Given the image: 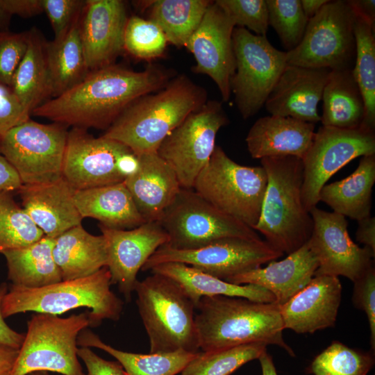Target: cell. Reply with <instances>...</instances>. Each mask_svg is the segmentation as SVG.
Returning a JSON list of instances; mask_svg holds the SVG:
<instances>
[{"label": "cell", "instance_id": "cell-19", "mask_svg": "<svg viewBox=\"0 0 375 375\" xmlns=\"http://www.w3.org/2000/svg\"><path fill=\"white\" fill-rule=\"evenodd\" d=\"M106 244L107 267L111 285L116 284L127 301L131 299L140 269L168 235L158 222H147L132 229L111 228L99 224Z\"/></svg>", "mask_w": 375, "mask_h": 375}, {"label": "cell", "instance_id": "cell-14", "mask_svg": "<svg viewBox=\"0 0 375 375\" xmlns=\"http://www.w3.org/2000/svg\"><path fill=\"white\" fill-rule=\"evenodd\" d=\"M284 253L260 239L224 238L194 250L181 251L165 244L159 247L142 267L144 272L169 262H182L227 281L251 271Z\"/></svg>", "mask_w": 375, "mask_h": 375}, {"label": "cell", "instance_id": "cell-6", "mask_svg": "<svg viewBox=\"0 0 375 375\" xmlns=\"http://www.w3.org/2000/svg\"><path fill=\"white\" fill-rule=\"evenodd\" d=\"M134 292L150 353L199 352L196 306L182 287L157 273L138 281Z\"/></svg>", "mask_w": 375, "mask_h": 375}, {"label": "cell", "instance_id": "cell-29", "mask_svg": "<svg viewBox=\"0 0 375 375\" xmlns=\"http://www.w3.org/2000/svg\"><path fill=\"white\" fill-rule=\"evenodd\" d=\"M149 271L166 276L177 282L195 306L203 297H242L261 303H275L276 300L272 293L260 286L228 283L182 262L159 264Z\"/></svg>", "mask_w": 375, "mask_h": 375}, {"label": "cell", "instance_id": "cell-37", "mask_svg": "<svg viewBox=\"0 0 375 375\" xmlns=\"http://www.w3.org/2000/svg\"><path fill=\"white\" fill-rule=\"evenodd\" d=\"M354 35L356 44L353 73L362 95L365 118L361 128L375 131V38L374 24L356 15Z\"/></svg>", "mask_w": 375, "mask_h": 375}, {"label": "cell", "instance_id": "cell-57", "mask_svg": "<svg viewBox=\"0 0 375 375\" xmlns=\"http://www.w3.org/2000/svg\"><path fill=\"white\" fill-rule=\"evenodd\" d=\"M12 16L8 13L3 6L2 0H0V33L7 32Z\"/></svg>", "mask_w": 375, "mask_h": 375}, {"label": "cell", "instance_id": "cell-46", "mask_svg": "<svg viewBox=\"0 0 375 375\" xmlns=\"http://www.w3.org/2000/svg\"><path fill=\"white\" fill-rule=\"evenodd\" d=\"M353 305L363 310L368 319L370 329V344L375 349V269L369 268L353 282L352 295Z\"/></svg>", "mask_w": 375, "mask_h": 375}, {"label": "cell", "instance_id": "cell-21", "mask_svg": "<svg viewBox=\"0 0 375 375\" xmlns=\"http://www.w3.org/2000/svg\"><path fill=\"white\" fill-rule=\"evenodd\" d=\"M331 69L288 65L265 101L271 115L289 117L315 124L317 105Z\"/></svg>", "mask_w": 375, "mask_h": 375}, {"label": "cell", "instance_id": "cell-58", "mask_svg": "<svg viewBox=\"0 0 375 375\" xmlns=\"http://www.w3.org/2000/svg\"><path fill=\"white\" fill-rule=\"evenodd\" d=\"M29 375H50V374L47 372L40 371V372H33L30 374Z\"/></svg>", "mask_w": 375, "mask_h": 375}, {"label": "cell", "instance_id": "cell-26", "mask_svg": "<svg viewBox=\"0 0 375 375\" xmlns=\"http://www.w3.org/2000/svg\"><path fill=\"white\" fill-rule=\"evenodd\" d=\"M315 124L289 117L269 115L259 118L246 137L253 158L295 156L303 159L315 135Z\"/></svg>", "mask_w": 375, "mask_h": 375}, {"label": "cell", "instance_id": "cell-24", "mask_svg": "<svg viewBox=\"0 0 375 375\" xmlns=\"http://www.w3.org/2000/svg\"><path fill=\"white\" fill-rule=\"evenodd\" d=\"M138 157L137 172L124 183L144 220L158 222L182 187L174 170L157 153Z\"/></svg>", "mask_w": 375, "mask_h": 375}, {"label": "cell", "instance_id": "cell-12", "mask_svg": "<svg viewBox=\"0 0 375 375\" xmlns=\"http://www.w3.org/2000/svg\"><path fill=\"white\" fill-rule=\"evenodd\" d=\"M68 126L28 119L0 138V151L22 185L44 183L62 177Z\"/></svg>", "mask_w": 375, "mask_h": 375}, {"label": "cell", "instance_id": "cell-28", "mask_svg": "<svg viewBox=\"0 0 375 375\" xmlns=\"http://www.w3.org/2000/svg\"><path fill=\"white\" fill-rule=\"evenodd\" d=\"M53 256L63 281L90 276L108 262L104 237L90 234L81 224L54 238Z\"/></svg>", "mask_w": 375, "mask_h": 375}, {"label": "cell", "instance_id": "cell-38", "mask_svg": "<svg viewBox=\"0 0 375 375\" xmlns=\"http://www.w3.org/2000/svg\"><path fill=\"white\" fill-rule=\"evenodd\" d=\"M261 342L228 349L198 352L181 371V375H230L267 351Z\"/></svg>", "mask_w": 375, "mask_h": 375}, {"label": "cell", "instance_id": "cell-22", "mask_svg": "<svg viewBox=\"0 0 375 375\" xmlns=\"http://www.w3.org/2000/svg\"><path fill=\"white\" fill-rule=\"evenodd\" d=\"M342 285L336 276H315L298 293L279 306L284 329L313 333L335 325Z\"/></svg>", "mask_w": 375, "mask_h": 375}, {"label": "cell", "instance_id": "cell-17", "mask_svg": "<svg viewBox=\"0 0 375 375\" xmlns=\"http://www.w3.org/2000/svg\"><path fill=\"white\" fill-rule=\"evenodd\" d=\"M310 214L313 228L307 243L319 263L314 276H342L354 282L374 265L375 251L353 242L345 217L317 206Z\"/></svg>", "mask_w": 375, "mask_h": 375}, {"label": "cell", "instance_id": "cell-48", "mask_svg": "<svg viewBox=\"0 0 375 375\" xmlns=\"http://www.w3.org/2000/svg\"><path fill=\"white\" fill-rule=\"evenodd\" d=\"M77 354L87 368L86 375H127L117 361L105 360L89 347L78 348Z\"/></svg>", "mask_w": 375, "mask_h": 375}, {"label": "cell", "instance_id": "cell-41", "mask_svg": "<svg viewBox=\"0 0 375 375\" xmlns=\"http://www.w3.org/2000/svg\"><path fill=\"white\" fill-rule=\"evenodd\" d=\"M167 39L160 28L150 19L138 15L128 18L124 33V50L132 56L150 60L165 54Z\"/></svg>", "mask_w": 375, "mask_h": 375}, {"label": "cell", "instance_id": "cell-49", "mask_svg": "<svg viewBox=\"0 0 375 375\" xmlns=\"http://www.w3.org/2000/svg\"><path fill=\"white\" fill-rule=\"evenodd\" d=\"M8 285L2 283L0 285V344H6L15 349H19L24 342V335L12 329L4 321L1 312V303L5 294L8 292Z\"/></svg>", "mask_w": 375, "mask_h": 375}, {"label": "cell", "instance_id": "cell-34", "mask_svg": "<svg viewBox=\"0 0 375 375\" xmlns=\"http://www.w3.org/2000/svg\"><path fill=\"white\" fill-rule=\"evenodd\" d=\"M78 21L62 37L45 42V55L51 83L52 98L74 87L90 72L79 35Z\"/></svg>", "mask_w": 375, "mask_h": 375}, {"label": "cell", "instance_id": "cell-53", "mask_svg": "<svg viewBox=\"0 0 375 375\" xmlns=\"http://www.w3.org/2000/svg\"><path fill=\"white\" fill-rule=\"evenodd\" d=\"M19 349L0 344V375H11Z\"/></svg>", "mask_w": 375, "mask_h": 375}, {"label": "cell", "instance_id": "cell-44", "mask_svg": "<svg viewBox=\"0 0 375 375\" xmlns=\"http://www.w3.org/2000/svg\"><path fill=\"white\" fill-rule=\"evenodd\" d=\"M28 31L0 33V83L12 86L15 72L27 49Z\"/></svg>", "mask_w": 375, "mask_h": 375}, {"label": "cell", "instance_id": "cell-4", "mask_svg": "<svg viewBox=\"0 0 375 375\" xmlns=\"http://www.w3.org/2000/svg\"><path fill=\"white\" fill-rule=\"evenodd\" d=\"M267 185L259 219L253 229L283 253L290 254L309 240L313 228L302 201L303 165L295 156L260 159Z\"/></svg>", "mask_w": 375, "mask_h": 375}, {"label": "cell", "instance_id": "cell-35", "mask_svg": "<svg viewBox=\"0 0 375 375\" xmlns=\"http://www.w3.org/2000/svg\"><path fill=\"white\" fill-rule=\"evenodd\" d=\"M77 344L81 347L99 349L109 353L122 366L127 375H176L197 353L183 351L149 354L124 351L107 344L87 328L79 333Z\"/></svg>", "mask_w": 375, "mask_h": 375}, {"label": "cell", "instance_id": "cell-10", "mask_svg": "<svg viewBox=\"0 0 375 375\" xmlns=\"http://www.w3.org/2000/svg\"><path fill=\"white\" fill-rule=\"evenodd\" d=\"M235 69L230 81L231 92L244 119L255 115L265 105L288 65L287 52L276 49L266 36L244 28L233 29Z\"/></svg>", "mask_w": 375, "mask_h": 375}, {"label": "cell", "instance_id": "cell-47", "mask_svg": "<svg viewBox=\"0 0 375 375\" xmlns=\"http://www.w3.org/2000/svg\"><path fill=\"white\" fill-rule=\"evenodd\" d=\"M12 87L0 83V138L13 127L30 119Z\"/></svg>", "mask_w": 375, "mask_h": 375}, {"label": "cell", "instance_id": "cell-8", "mask_svg": "<svg viewBox=\"0 0 375 375\" xmlns=\"http://www.w3.org/2000/svg\"><path fill=\"white\" fill-rule=\"evenodd\" d=\"M90 326L88 311L68 317L38 313L27 322V332L11 375L35 372L86 375L77 354L79 333Z\"/></svg>", "mask_w": 375, "mask_h": 375}, {"label": "cell", "instance_id": "cell-20", "mask_svg": "<svg viewBox=\"0 0 375 375\" xmlns=\"http://www.w3.org/2000/svg\"><path fill=\"white\" fill-rule=\"evenodd\" d=\"M128 18L123 1L86 0L78 31L90 71L115 64L124 50Z\"/></svg>", "mask_w": 375, "mask_h": 375}, {"label": "cell", "instance_id": "cell-36", "mask_svg": "<svg viewBox=\"0 0 375 375\" xmlns=\"http://www.w3.org/2000/svg\"><path fill=\"white\" fill-rule=\"evenodd\" d=\"M211 1L154 0L149 7V19L160 28L168 42L177 47H185Z\"/></svg>", "mask_w": 375, "mask_h": 375}, {"label": "cell", "instance_id": "cell-30", "mask_svg": "<svg viewBox=\"0 0 375 375\" xmlns=\"http://www.w3.org/2000/svg\"><path fill=\"white\" fill-rule=\"evenodd\" d=\"M375 183V154L362 156L358 167L347 178L320 190L319 200L333 212L359 221L370 216Z\"/></svg>", "mask_w": 375, "mask_h": 375}, {"label": "cell", "instance_id": "cell-51", "mask_svg": "<svg viewBox=\"0 0 375 375\" xmlns=\"http://www.w3.org/2000/svg\"><path fill=\"white\" fill-rule=\"evenodd\" d=\"M22 185L17 173L0 151V190L17 192Z\"/></svg>", "mask_w": 375, "mask_h": 375}, {"label": "cell", "instance_id": "cell-52", "mask_svg": "<svg viewBox=\"0 0 375 375\" xmlns=\"http://www.w3.org/2000/svg\"><path fill=\"white\" fill-rule=\"evenodd\" d=\"M358 222L356 232L357 241L375 251V217L370 215Z\"/></svg>", "mask_w": 375, "mask_h": 375}, {"label": "cell", "instance_id": "cell-27", "mask_svg": "<svg viewBox=\"0 0 375 375\" xmlns=\"http://www.w3.org/2000/svg\"><path fill=\"white\" fill-rule=\"evenodd\" d=\"M73 199L83 219H96L108 228L132 229L146 222L124 182L74 190Z\"/></svg>", "mask_w": 375, "mask_h": 375}, {"label": "cell", "instance_id": "cell-5", "mask_svg": "<svg viewBox=\"0 0 375 375\" xmlns=\"http://www.w3.org/2000/svg\"><path fill=\"white\" fill-rule=\"evenodd\" d=\"M110 278L104 267L84 278L39 288L11 285L2 301V315L4 318L27 312L59 315L84 307L89 310L91 327L98 326L104 319L117 321L124 303L111 291Z\"/></svg>", "mask_w": 375, "mask_h": 375}, {"label": "cell", "instance_id": "cell-56", "mask_svg": "<svg viewBox=\"0 0 375 375\" xmlns=\"http://www.w3.org/2000/svg\"><path fill=\"white\" fill-rule=\"evenodd\" d=\"M259 360L262 375H278L271 355L267 351L258 358Z\"/></svg>", "mask_w": 375, "mask_h": 375}, {"label": "cell", "instance_id": "cell-43", "mask_svg": "<svg viewBox=\"0 0 375 375\" xmlns=\"http://www.w3.org/2000/svg\"><path fill=\"white\" fill-rule=\"evenodd\" d=\"M229 15L235 26L255 35L266 36L269 22L265 0H216Z\"/></svg>", "mask_w": 375, "mask_h": 375}, {"label": "cell", "instance_id": "cell-55", "mask_svg": "<svg viewBox=\"0 0 375 375\" xmlns=\"http://www.w3.org/2000/svg\"><path fill=\"white\" fill-rule=\"evenodd\" d=\"M328 1L327 0H301V4L305 16L309 20L313 17Z\"/></svg>", "mask_w": 375, "mask_h": 375}, {"label": "cell", "instance_id": "cell-3", "mask_svg": "<svg viewBox=\"0 0 375 375\" xmlns=\"http://www.w3.org/2000/svg\"><path fill=\"white\" fill-rule=\"evenodd\" d=\"M196 309L195 326L202 351L261 342L278 346L290 356H295L283 339L279 306L274 303L235 297H203Z\"/></svg>", "mask_w": 375, "mask_h": 375}, {"label": "cell", "instance_id": "cell-40", "mask_svg": "<svg viewBox=\"0 0 375 375\" xmlns=\"http://www.w3.org/2000/svg\"><path fill=\"white\" fill-rule=\"evenodd\" d=\"M374 364L369 352L334 341L315 358L309 372L313 375H367Z\"/></svg>", "mask_w": 375, "mask_h": 375}, {"label": "cell", "instance_id": "cell-18", "mask_svg": "<svg viewBox=\"0 0 375 375\" xmlns=\"http://www.w3.org/2000/svg\"><path fill=\"white\" fill-rule=\"evenodd\" d=\"M235 27L226 11L212 1L185 47L195 58L192 72L211 78L224 101L231 97L230 81L235 69L232 40Z\"/></svg>", "mask_w": 375, "mask_h": 375}, {"label": "cell", "instance_id": "cell-31", "mask_svg": "<svg viewBox=\"0 0 375 375\" xmlns=\"http://www.w3.org/2000/svg\"><path fill=\"white\" fill-rule=\"evenodd\" d=\"M322 100V126L340 129L361 127L365 118V103L353 69L331 70Z\"/></svg>", "mask_w": 375, "mask_h": 375}, {"label": "cell", "instance_id": "cell-39", "mask_svg": "<svg viewBox=\"0 0 375 375\" xmlns=\"http://www.w3.org/2000/svg\"><path fill=\"white\" fill-rule=\"evenodd\" d=\"M44 236L11 192L0 190V253L27 247Z\"/></svg>", "mask_w": 375, "mask_h": 375}, {"label": "cell", "instance_id": "cell-54", "mask_svg": "<svg viewBox=\"0 0 375 375\" xmlns=\"http://www.w3.org/2000/svg\"><path fill=\"white\" fill-rule=\"evenodd\" d=\"M348 3L356 14L374 24L375 1L374 0H349Z\"/></svg>", "mask_w": 375, "mask_h": 375}, {"label": "cell", "instance_id": "cell-1", "mask_svg": "<svg viewBox=\"0 0 375 375\" xmlns=\"http://www.w3.org/2000/svg\"><path fill=\"white\" fill-rule=\"evenodd\" d=\"M175 76L172 70L156 64L140 72L112 64L90 71L79 83L31 115L72 128L106 131L131 103L160 90Z\"/></svg>", "mask_w": 375, "mask_h": 375}, {"label": "cell", "instance_id": "cell-25", "mask_svg": "<svg viewBox=\"0 0 375 375\" xmlns=\"http://www.w3.org/2000/svg\"><path fill=\"white\" fill-rule=\"evenodd\" d=\"M318 266L316 256L306 242L281 260H272L264 268L253 269L226 281L260 286L273 294L274 303L281 306L310 282Z\"/></svg>", "mask_w": 375, "mask_h": 375}, {"label": "cell", "instance_id": "cell-13", "mask_svg": "<svg viewBox=\"0 0 375 375\" xmlns=\"http://www.w3.org/2000/svg\"><path fill=\"white\" fill-rule=\"evenodd\" d=\"M228 122L222 102L207 101L161 142L156 153L174 170L183 188L192 189L212 154L219 130Z\"/></svg>", "mask_w": 375, "mask_h": 375}, {"label": "cell", "instance_id": "cell-42", "mask_svg": "<svg viewBox=\"0 0 375 375\" xmlns=\"http://www.w3.org/2000/svg\"><path fill=\"white\" fill-rule=\"evenodd\" d=\"M268 22L276 32L288 51L301 42L308 19L302 10L301 0H265Z\"/></svg>", "mask_w": 375, "mask_h": 375}, {"label": "cell", "instance_id": "cell-33", "mask_svg": "<svg viewBox=\"0 0 375 375\" xmlns=\"http://www.w3.org/2000/svg\"><path fill=\"white\" fill-rule=\"evenodd\" d=\"M45 42L36 28L28 31L27 49L15 72L11 86L31 115L34 109L52 98Z\"/></svg>", "mask_w": 375, "mask_h": 375}, {"label": "cell", "instance_id": "cell-2", "mask_svg": "<svg viewBox=\"0 0 375 375\" xmlns=\"http://www.w3.org/2000/svg\"><path fill=\"white\" fill-rule=\"evenodd\" d=\"M207 101L204 88L185 74L176 75L160 90L131 103L102 135L137 156L156 153L163 140Z\"/></svg>", "mask_w": 375, "mask_h": 375}, {"label": "cell", "instance_id": "cell-15", "mask_svg": "<svg viewBox=\"0 0 375 375\" xmlns=\"http://www.w3.org/2000/svg\"><path fill=\"white\" fill-rule=\"evenodd\" d=\"M375 154V133L361 128L340 129L322 126L302 159V201L307 210L316 207L321 189L352 160Z\"/></svg>", "mask_w": 375, "mask_h": 375}, {"label": "cell", "instance_id": "cell-32", "mask_svg": "<svg viewBox=\"0 0 375 375\" xmlns=\"http://www.w3.org/2000/svg\"><path fill=\"white\" fill-rule=\"evenodd\" d=\"M53 246L54 239L44 236L27 247L3 251L12 285L39 288L62 281L53 259Z\"/></svg>", "mask_w": 375, "mask_h": 375}, {"label": "cell", "instance_id": "cell-23", "mask_svg": "<svg viewBox=\"0 0 375 375\" xmlns=\"http://www.w3.org/2000/svg\"><path fill=\"white\" fill-rule=\"evenodd\" d=\"M74 189L62 176L55 181L22 185L17 190L23 208L44 235L56 238L81 224L73 199Z\"/></svg>", "mask_w": 375, "mask_h": 375}, {"label": "cell", "instance_id": "cell-16", "mask_svg": "<svg viewBox=\"0 0 375 375\" xmlns=\"http://www.w3.org/2000/svg\"><path fill=\"white\" fill-rule=\"evenodd\" d=\"M130 151L117 140L72 127L67 134L62 176L75 190L124 182L118 162Z\"/></svg>", "mask_w": 375, "mask_h": 375}, {"label": "cell", "instance_id": "cell-9", "mask_svg": "<svg viewBox=\"0 0 375 375\" xmlns=\"http://www.w3.org/2000/svg\"><path fill=\"white\" fill-rule=\"evenodd\" d=\"M356 19L348 1H328L308 20L299 44L286 51L288 64L331 70L353 69Z\"/></svg>", "mask_w": 375, "mask_h": 375}, {"label": "cell", "instance_id": "cell-50", "mask_svg": "<svg viewBox=\"0 0 375 375\" xmlns=\"http://www.w3.org/2000/svg\"><path fill=\"white\" fill-rule=\"evenodd\" d=\"M8 13L27 18L40 14L43 11L42 0H2Z\"/></svg>", "mask_w": 375, "mask_h": 375}, {"label": "cell", "instance_id": "cell-7", "mask_svg": "<svg viewBox=\"0 0 375 375\" xmlns=\"http://www.w3.org/2000/svg\"><path fill=\"white\" fill-rule=\"evenodd\" d=\"M267 185L262 166L238 164L216 145L192 189L220 211L253 228L260 217Z\"/></svg>", "mask_w": 375, "mask_h": 375}, {"label": "cell", "instance_id": "cell-45", "mask_svg": "<svg viewBox=\"0 0 375 375\" xmlns=\"http://www.w3.org/2000/svg\"><path fill=\"white\" fill-rule=\"evenodd\" d=\"M86 0H42L46 13L54 33V39L62 37L82 13Z\"/></svg>", "mask_w": 375, "mask_h": 375}, {"label": "cell", "instance_id": "cell-11", "mask_svg": "<svg viewBox=\"0 0 375 375\" xmlns=\"http://www.w3.org/2000/svg\"><path fill=\"white\" fill-rule=\"evenodd\" d=\"M168 235V247L181 251L203 247L228 237L260 239L242 222L220 211L193 189L181 188L158 221Z\"/></svg>", "mask_w": 375, "mask_h": 375}]
</instances>
